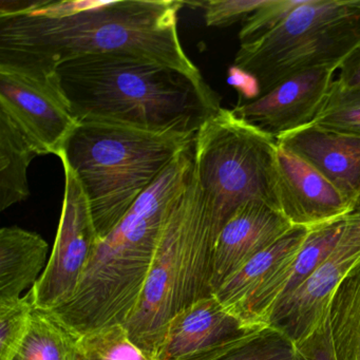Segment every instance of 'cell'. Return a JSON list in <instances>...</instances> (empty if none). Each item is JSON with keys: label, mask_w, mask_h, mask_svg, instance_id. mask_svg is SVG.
Segmentation results:
<instances>
[{"label": "cell", "mask_w": 360, "mask_h": 360, "mask_svg": "<svg viewBox=\"0 0 360 360\" xmlns=\"http://www.w3.org/2000/svg\"><path fill=\"white\" fill-rule=\"evenodd\" d=\"M176 0L0 3V64L54 73L86 56L128 54L204 79L179 37Z\"/></svg>", "instance_id": "cell-1"}, {"label": "cell", "mask_w": 360, "mask_h": 360, "mask_svg": "<svg viewBox=\"0 0 360 360\" xmlns=\"http://www.w3.org/2000/svg\"><path fill=\"white\" fill-rule=\"evenodd\" d=\"M56 73L77 124L193 136L222 109L205 79L139 56H82Z\"/></svg>", "instance_id": "cell-2"}, {"label": "cell", "mask_w": 360, "mask_h": 360, "mask_svg": "<svg viewBox=\"0 0 360 360\" xmlns=\"http://www.w3.org/2000/svg\"><path fill=\"white\" fill-rule=\"evenodd\" d=\"M193 142L172 160L117 226L98 240L79 290L69 302L52 311L77 336L125 326L134 314L164 223L193 174Z\"/></svg>", "instance_id": "cell-3"}, {"label": "cell", "mask_w": 360, "mask_h": 360, "mask_svg": "<svg viewBox=\"0 0 360 360\" xmlns=\"http://www.w3.org/2000/svg\"><path fill=\"white\" fill-rule=\"evenodd\" d=\"M193 136L77 124L58 158L79 179L98 239L106 237Z\"/></svg>", "instance_id": "cell-4"}, {"label": "cell", "mask_w": 360, "mask_h": 360, "mask_svg": "<svg viewBox=\"0 0 360 360\" xmlns=\"http://www.w3.org/2000/svg\"><path fill=\"white\" fill-rule=\"evenodd\" d=\"M216 238L193 165L186 187L164 223L140 300L125 324L130 339L153 360L174 316L214 295Z\"/></svg>", "instance_id": "cell-5"}, {"label": "cell", "mask_w": 360, "mask_h": 360, "mask_svg": "<svg viewBox=\"0 0 360 360\" xmlns=\"http://www.w3.org/2000/svg\"><path fill=\"white\" fill-rule=\"evenodd\" d=\"M359 47L360 0H301L273 28L240 44L235 67L260 96L303 71L339 70Z\"/></svg>", "instance_id": "cell-6"}, {"label": "cell", "mask_w": 360, "mask_h": 360, "mask_svg": "<svg viewBox=\"0 0 360 360\" xmlns=\"http://www.w3.org/2000/svg\"><path fill=\"white\" fill-rule=\"evenodd\" d=\"M276 150L274 136L229 109H221L200 128L193 142V165L216 237L248 202H263L281 212Z\"/></svg>", "instance_id": "cell-7"}, {"label": "cell", "mask_w": 360, "mask_h": 360, "mask_svg": "<svg viewBox=\"0 0 360 360\" xmlns=\"http://www.w3.org/2000/svg\"><path fill=\"white\" fill-rule=\"evenodd\" d=\"M64 166L62 214L51 256L29 295L35 309L54 311L79 290L98 243L89 202L72 170Z\"/></svg>", "instance_id": "cell-8"}, {"label": "cell", "mask_w": 360, "mask_h": 360, "mask_svg": "<svg viewBox=\"0 0 360 360\" xmlns=\"http://www.w3.org/2000/svg\"><path fill=\"white\" fill-rule=\"evenodd\" d=\"M0 111L39 147L41 155H60L77 122L56 73L0 64Z\"/></svg>", "instance_id": "cell-9"}, {"label": "cell", "mask_w": 360, "mask_h": 360, "mask_svg": "<svg viewBox=\"0 0 360 360\" xmlns=\"http://www.w3.org/2000/svg\"><path fill=\"white\" fill-rule=\"evenodd\" d=\"M336 248L292 296L276 305L267 326L300 342L328 317L330 297L343 278L360 262V217L347 214Z\"/></svg>", "instance_id": "cell-10"}, {"label": "cell", "mask_w": 360, "mask_h": 360, "mask_svg": "<svg viewBox=\"0 0 360 360\" xmlns=\"http://www.w3.org/2000/svg\"><path fill=\"white\" fill-rule=\"evenodd\" d=\"M335 69L297 73L265 94L240 102L233 112L277 140L315 121L334 82Z\"/></svg>", "instance_id": "cell-11"}, {"label": "cell", "mask_w": 360, "mask_h": 360, "mask_svg": "<svg viewBox=\"0 0 360 360\" xmlns=\"http://www.w3.org/2000/svg\"><path fill=\"white\" fill-rule=\"evenodd\" d=\"M275 164L280 210L292 226L311 229L349 214L352 205L338 189L278 143Z\"/></svg>", "instance_id": "cell-12"}, {"label": "cell", "mask_w": 360, "mask_h": 360, "mask_svg": "<svg viewBox=\"0 0 360 360\" xmlns=\"http://www.w3.org/2000/svg\"><path fill=\"white\" fill-rule=\"evenodd\" d=\"M292 227L281 212L263 202L252 201L241 206L225 223L214 241L212 292Z\"/></svg>", "instance_id": "cell-13"}, {"label": "cell", "mask_w": 360, "mask_h": 360, "mask_svg": "<svg viewBox=\"0 0 360 360\" xmlns=\"http://www.w3.org/2000/svg\"><path fill=\"white\" fill-rule=\"evenodd\" d=\"M264 326H252L225 309L214 295L176 314L169 322L155 360H179L237 340Z\"/></svg>", "instance_id": "cell-14"}, {"label": "cell", "mask_w": 360, "mask_h": 360, "mask_svg": "<svg viewBox=\"0 0 360 360\" xmlns=\"http://www.w3.org/2000/svg\"><path fill=\"white\" fill-rule=\"evenodd\" d=\"M277 143L317 170L353 205L360 195V138L309 124Z\"/></svg>", "instance_id": "cell-15"}, {"label": "cell", "mask_w": 360, "mask_h": 360, "mask_svg": "<svg viewBox=\"0 0 360 360\" xmlns=\"http://www.w3.org/2000/svg\"><path fill=\"white\" fill-rule=\"evenodd\" d=\"M309 229L292 226L273 245L250 259L214 292L221 304L237 316L242 307L274 276L292 262L307 239Z\"/></svg>", "instance_id": "cell-16"}, {"label": "cell", "mask_w": 360, "mask_h": 360, "mask_svg": "<svg viewBox=\"0 0 360 360\" xmlns=\"http://www.w3.org/2000/svg\"><path fill=\"white\" fill-rule=\"evenodd\" d=\"M49 245L33 231L18 226L0 231V302L15 300L32 288L47 266Z\"/></svg>", "instance_id": "cell-17"}, {"label": "cell", "mask_w": 360, "mask_h": 360, "mask_svg": "<svg viewBox=\"0 0 360 360\" xmlns=\"http://www.w3.org/2000/svg\"><path fill=\"white\" fill-rule=\"evenodd\" d=\"M41 155L11 117L0 111V210L28 199V168Z\"/></svg>", "instance_id": "cell-18"}, {"label": "cell", "mask_w": 360, "mask_h": 360, "mask_svg": "<svg viewBox=\"0 0 360 360\" xmlns=\"http://www.w3.org/2000/svg\"><path fill=\"white\" fill-rule=\"evenodd\" d=\"M328 316L336 360H360V262L333 292Z\"/></svg>", "instance_id": "cell-19"}, {"label": "cell", "mask_w": 360, "mask_h": 360, "mask_svg": "<svg viewBox=\"0 0 360 360\" xmlns=\"http://www.w3.org/2000/svg\"><path fill=\"white\" fill-rule=\"evenodd\" d=\"M79 338L52 311L34 307L26 338L11 360H79Z\"/></svg>", "instance_id": "cell-20"}, {"label": "cell", "mask_w": 360, "mask_h": 360, "mask_svg": "<svg viewBox=\"0 0 360 360\" xmlns=\"http://www.w3.org/2000/svg\"><path fill=\"white\" fill-rule=\"evenodd\" d=\"M179 360H297L296 343L266 326L237 340Z\"/></svg>", "instance_id": "cell-21"}, {"label": "cell", "mask_w": 360, "mask_h": 360, "mask_svg": "<svg viewBox=\"0 0 360 360\" xmlns=\"http://www.w3.org/2000/svg\"><path fill=\"white\" fill-rule=\"evenodd\" d=\"M345 222L343 217L309 229L304 243L290 264L288 279L276 305L292 296L332 254L342 235Z\"/></svg>", "instance_id": "cell-22"}, {"label": "cell", "mask_w": 360, "mask_h": 360, "mask_svg": "<svg viewBox=\"0 0 360 360\" xmlns=\"http://www.w3.org/2000/svg\"><path fill=\"white\" fill-rule=\"evenodd\" d=\"M79 360H153L130 339L122 324L79 336Z\"/></svg>", "instance_id": "cell-23"}, {"label": "cell", "mask_w": 360, "mask_h": 360, "mask_svg": "<svg viewBox=\"0 0 360 360\" xmlns=\"http://www.w3.org/2000/svg\"><path fill=\"white\" fill-rule=\"evenodd\" d=\"M313 123L360 138V89L345 87L334 79Z\"/></svg>", "instance_id": "cell-24"}, {"label": "cell", "mask_w": 360, "mask_h": 360, "mask_svg": "<svg viewBox=\"0 0 360 360\" xmlns=\"http://www.w3.org/2000/svg\"><path fill=\"white\" fill-rule=\"evenodd\" d=\"M34 305L30 295L0 302V360H11L26 338Z\"/></svg>", "instance_id": "cell-25"}, {"label": "cell", "mask_w": 360, "mask_h": 360, "mask_svg": "<svg viewBox=\"0 0 360 360\" xmlns=\"http://www.w3.org/2000/svg\"><path fill=\"white\" fill-rule=\"evenodd\" d=\"M265 3L266 0H210L191 5L203 8L204 18L208 27L223 28L245 20Z\"/></svg>", "instance_id": "cell-26"}, {"label": "cell", "mask_w": 360, "mask_h": 360, "mask_svg": "<svg viewBox=\"0 0 360 360\" xmlns=\"http://www.w3.org/2000/svg\"><path fill=\"white\" fill-rule=\"evenodd\" d=\"M297 360H336L328 316L319 328L296 343Z\"/></svg>", "instance_id": "cell-27"}, {"label": "cell", "mask_w": 360, "mask_h": 360, "mask_svg": "<svg viewBox=\"0 0 360 360\" xmlns=\"http://www.w3.org/2000/svg\"><path fill=\"white\" fill-rule=\"evenodd\" d=\"M337 81L345 87L360 89V47L339 68Z\"/></svg>", "instance_id": "cell-28"}]
</instances>
